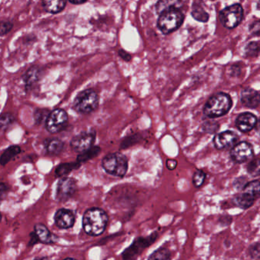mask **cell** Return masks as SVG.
Returning a JSON list of instances; mask_svg holds the SVG:
<instances>
[{
	"label": "cell",
	"instance_id": "obj_5",
	"mask_svg": "<svg viewBox=\"0 0 260 260\" xmlns=\"http://www.w3.org/2000/svg\"><path fill=\"white\" fill-rule=\"evenodd\" d=\"M183 13L180 10H170L159 15L157 21L159 29L164 35L174 32L182 26L184 22Z\"/></svg>",
	"mask_w": 260,
	"mask_h": 260
},
{
	"label": "cell",
	"instance_id": "obj_43",
	"mask_svg": "<svg viewBox=\"0 0 260 260\" xmlns=\"http://www.w3.org/2000/svg\"><path fill=\"white\" fill-rule=\"evenodd\" d=\"M256 7L257 10H258L260 11V0H258V2H257Z\"/></svg>",
	"mask_w": 260,
	"mask_h": 260
},
{
	"label": "cell",
	"instance_id": "obj_28",
	"mask_svg": "<svg viewBox=\"0 0 260 260\" xmlns=\"http://www.w3.org/2000/svg\"><path fill=\"white\" fill-rule=\"evenodd\" d=\"M148 258L149 259H170L171 252L167 248L161 247L153 252Z\"/></svg>",
	"mask_w": 260,
	"mask_h": 260
},
{
	"label": "cell",
	"instance_id": "obj_25",
	"mask_svg": "<svg viewBox=\"0 0 260 260\" xmlns=\"http://www.w3.org/2000/svg\"><path fill=\"white\" fill-rule=\"evenodd\" d=\"M243 191L250 194L255 199L260 197V181L255 180L248 182L243 187Z\"/></svg>",
	"mask_w": 260,
	"mask_h": 260
},
{
	"label": "cell",
	"instance_id": "obj_38",
	"mask_svg": "<svg viewBox=\"0 0 260 260\" xmlns=\"http://www.w3.org/2000/svg\"><path fill=\"white\" fill-rule=\"evenodd\" d=\"M9 190H10V187L7 184L2 182L1 185H0V194H1V199L2 200H4V196L8 192Z\"/></svg>",
	"mask_w": 260,
	"mask_h": 260
},
{
	"label": "cell",
	"instance_id": "obj_27",
	"mask_svg": "<svg viewBox=\"0 0 260 260\" xmlns=\"http://www.w3.org/2000/svg\"><path fill=\"white\" fill-rule=\"evenodd\" d=\"M260 53V44L256 42H251L245 48V55L247 57H258Z\"/></svg>",
	"mask_w": 260,
	"mask_h": 260
},
{
	"label": "cell",
	"instance_id": "obj_3",
	"mask_svg": "<svg viewBox=\"0 0 260 260\" xmlns=\"http://www.w3.org/2000/svg\"><path fill=\"white\" fill-rule=\"evenodd\" d=\"M102 167L108 174L123 177L128 170V160L125 155L119 152L109 153L102 160Z\"/></svg>",
	"mask_w": 260,
	"mask_h": 260
},
{
	"label": "cell",
	"instance_id": "obj_2",
	"mask_svg": "<svg viewBox=\"0 0 260 260\" xmlns=\"http://www.w3.org/2000/svg\"><path fill=\"white\" fill-rule=\"evenodd\" d=\"M232 106V99L230 95L218 92L207 102L203 109L204 115L209 118H219L228 114Z\"/></svg>",
	"mask_w": 260,
	"mask_h": 260
},
{
	"label": "cell",
	"instance_id": "obj_17",
	"mask_svg": "<svg viewBox=\"0 0 260 260\" xmlns=\"http://www.w3.org/2000/svg\"><path fill=\"white\" fill-rule=\"evenodd\" d=\"M183 7V0H159L156 4L158 15L170 10H180Z\"/></svg>",
	"mask_w": 260,
	"mask_h": 260
},
{
	"label": "cell",
	"instance_id": "obj_1",
	"mask_svg": "<svg viewBox=\"0 0 260 260\" xmlns=\"http://www.w3.org/2000/svg\"><path fill=\"white\" fill-rule=\"evenodd\" d=\"M109 223L107 213L100 208H92L85 211L83 217V228L90 236L101 235Z\"/></svg>",
	"mask_w": 260,
	"mask_h": 260
},
{
	"label": "cell",
	"instance_id": "obj_26",
	"mask_svg": "<svg viewBox=\"0 0 260 260\" xmlns=\"http://www.w3.org/2000/svg\"><path fill=\"white\" fill-rule=\"evenodd\" d=\"M191 16L196 20L200 22H207L209 19V15L200 6H194L192 11H191Z\"/></svg>",
	"mask_w": 260,
	"mask_h": 260
},
{
	"label": "cell",
	"instance_id": "obj_41",
	"mask_svg": "<svg viewBox=\"0 0 260 260\" xmlns=\"http://www.w3.org/2000/svg\"><path fill=\"white\" fill-rule=\"evenodd\" d=\"M71 4H75V5H80V4H84L87 0H68Z\"/></svg>",
	"mask_w": 260,
	"mask_h": 260
},
{
	"label": "cell",
	"instance_id": "obj_18",
	"mask_svg": "<svg viewBox=\"0 0 260 260\" xmlns=\"http://www.w3.org/2000/svg\"><path fill=\"white\" fill-rule=\"evenodd\" d=\"M44 146L47 153L51 156L60 154L64 147V143L57 138H48L44 141Z\"/></svg>",
	"mask_w": 260,
	"mask_h": 260
},
{
	"label": "cell",
	"instance_id": "obj_9",
	"mask_svg": "<svg viewBox=\"0 0 260 260\" xmlns=\"http://www.w3.org/2000/svg\"><path fill=\"white\" fill-rule=\"evenodd\" d=\"M96 138V132L94 130L83 132L74 137L71 141V147L77 153H83L93 147Z\"/></svg>",
	"mask_w": 260,
	"mask_h": 260
},
{
	"label": "cell",
	"instance_id": "obj_11",
	"mask_svg": "<svg viewBox=\"0 0 260 260\" xmlns=\"http://www.w3.org/2000/svg\"><path fill=\"white\" fill-rule=\"evenodd\" d=\"M254 152L252 145L246 141L235 144L231 150V159L237 164H243L253 156Z\"/></svg>",
	"mask_w": 260,
	"mask_h": 260
},
{
	"label": "cell",
	"instance_id": "obj_4",
	"mask_svg": "<svg viewBox=\"0 0 260 260\" xmlns=\"http://www.w3.org/2000/svg\"><path fill=\"white\" fill-rule=\"evenodd\" d=\"M99 103L100 97L97 92L93 89H86L76 96L73 107L78 113L89 114L96 110Z\"/></svg>",
	"mask_w": 260,
	"mask_h": 260
},
{
	"label": "cell",
	"instance_id": "obj_8",
	"mask_svg": "<svg viewBox=\"0 0 260 260\" xmlns=\"http://www.w3.org/2000/svg\"><path fill=\"white\" fill-rule=\"evenodd\" d=\"M69 117L66 111L61 109H56L50 112L46 121L45 127L51 134L61 132L68 127Z\"/></svg>",
	"mask_w": 260,
	"mask_h": 260
},
{
	"label": "cell",
	"instance_id": "obj_10",
	"mask_svg": "<svg viewBox=\"0 0 260 260\" xmlns=\"http://www.w3.org/2000/svg\"><path fill=\"white\" fill-rule=\"evenodd\" d=\"M77 190V181L74 178L64 176L57 182L56 198L60 202H66L73 197Z\"/></svg>",
	"mask_w": 260,
	"mask_h": 260
},
{
	"label": "cell",
	"instance_id": "obj_6",
	"mask_svg": "<svg viewBox=\"0 0 260 260\" xmlns=\"http://www.w3.org/2000/svg\"><path fill=\"white\" fill-rule=\"evenodd\" d=\"M243 18V9L240 4H234L220 11L219 15L220 23L228 29H234L241 23Z\"/></svg>",
	"mask_w": 260,
	"mask_h": 260
},
{
	"label": "cell",
	"instance_id": "obj_31",
	"mask_svg": "<svg viewBox=\"0 0 260 260\" xmlns=\"http://www.w3.org/2000/svg\"><path fill=\"white\" fill-rule=\"evenodd\" d=\"M50 112L48 109H36V112H35V121H36V124H42L44 121L45 122Z\"/></svg>",
	"mask_w": 260,
	"mask_h": 260
},
{
	"label": "cell",
	"instance_id": "obj_21",
	"mask_svg": "<svg viewBox=\"0 0 260 260\" xmlns=\"http://www.w3.org/2000/svg\"><path fill=\"white\" fill-rule=\"evenodd\" d=\"M81 164L77 162H65V164H61L57 166L55 170V174L57 177H63V176H68V174L74 171V170H78Z\"/></svg>",
	"mask_w": 260,
	"mask_h": 260
},
{
	"label": "cell",
	"instance_id": "obj_19",
	"mask_svg": "<svg viewBox=\"0 0 260 260\" xmlns=\"http://www.w3.org/2000/svg\"><path fill=\"white\" fill-rule=\"evenodd\" d=\"M67 0H42V6L45 11L57 14L64 10Z\"/></svg>",
	"mask_w": 260,
	"mask_h": 260
},
{
	"label": "cell",
	"instance_id": "obj_13",
	"mask_svg": "<svg viewBox=\"0 0 260 260\" xmlns=\"http://www.w3.org/2000/svg\"><path fill=\"white\" fill-rule=\"evenodd\" d=\"M238 141L237 134L231 131L217 134L214 138V144L217 150H224L235 145Z\"/></svg>",
	"mask_w": 260,
	"mask_h": 260
},
{
	"label": "cell",
	"instance_id": "obj_23",
	"mask_svg": "<svg viewBox=\"0 0 260 260\" xmlns=\"http://www.w3.org/2000/svg\"><path fill=\"white\" fill-rule=\"evenodd\" d=\"M100 153H101V148L98 146H93L86 151L80 153L77 156V161L80 164L87 162L100 155Z\"/></svg>",
	"mask_w": 260,
	"mask_h": 260
},
{
	"label": "cell",
	"instance_id": "obj_20",
	"mask_svg": "<svg viewBox=\"0 0 260 260\" xmlns=\"http://www.w3.org/2000/svg\"><path fill=\"white\" fill-rule=\"evenodd\" d=\"M255 201V198L244 191H242V193L237 194L233 199L234 205L242 209H247V208H250L253 205Z\"/></svg>",
	"mask_w": 260,
	"mask_h": 260
},
{
	"label": "cell",
	"instance_id": "obj_24",
	"mask_svg": "<svg viewBox=\"0 0 260 260\" xmlns=\"http://www.w3.org/2000/svg\"><path fill=\"white\" fill-rule=\"evenodd\" d=\"M39 80V71L37 68H32L27 71L24 76V82L27 89L31 88L35 84L38 83Z\"/></svg>",
	"mask_w": 260,
	"mask_h": 260
},
{
	"label": "cell",
	"instance_id": "obj_40",
	"mask_svg": "<svg viewBox=\"0 0 260 260\" xmlns=\"http://www.w3.org/2000/svg\"><path fill=\"white\" fill-rule=\"evenodd\" d=\"M177 167V161L175 159H168L167 161V167L170 170H173Z\"/></svg>",
	"mask_w": 260,
	"mask_h": 260
},
{
	"label": "cell",
	"instance_id": "obj_7",
	"mask_svg": "<svg viewBox=\"0 0 260 260\" xmlns=\"http://www.w3.org/2000/svg\"><path fill=\"white\" fill-rule=\"evenodd\" d=\"M158 234L156 232L152 233L150 235L147 237H138L134 240L133 243L126 248L123 251L121 255L124 259H131V258H136L138 255H141L144 249L153 244L155 240L157 239Z\"/></svg>",
	"mask_w": 260,
	"mask_h": 260
},
{
	"label": "cell",
	"instance_id": "obj_42",
	"mask_svg": "<svg viewBox=\"0 0 260 260\" xmlns=\"http://www.w3.org/2000/svg\"><path fill=\"white\" fill-rule=\"evenodd\" d=\"M255 129H256V132H258V135L260 136V118L258 120V121H257Z\"/></svg>",
	"mask_w": 260,
	"mask_h": 260
},
{
	"label": "cell",
	"instance_id": "obj_12",
	"mask_svg": "<svg viewBox=\"0 0 260 260\" xmlns=\"http://www.w3.org/2000/svg\"><path fill=\"white\" fill-rule=\"evenodd\" d=\"M75 221V214L71 210L60 208L57 210L54 214L56 226L60 229H69L74 226Z\"/></svg>",
	"mask_w": 260,
	"mask_h": 260
},
{
	"label": "cell",
	"instance_id": "obj_15",
	"mask_svg": "<svg viewBox=\"0 0 260 260\" xmlns=\"http://www.w3.org/2000/svg\"><path fill=\"white\" fill-rule=\"evenodd\" d=\"M240 101L248 109H255L260 104V94L252 88H246L241 91Z\"/></svg>",
	"mask_w": 260,
	"mask_h": 260
},
{
	"label": "cell",
	"instance_id": "obj_33",
	"mask_svg": "<svg viewBox=\"0 0 260 260\" xmlns=\"http://www.w3.org/2000/svg\"><path fill=\"white\" fill-rule=\"evenodd\" d=\"M206 175L202 170H197L194 172L192 176V182L194 186L201 187L205 182Z\"/></svg>",
	"mask_w": 260,
	"mask_h": 260
},
{
	"label": "cell",
	"instance_id": "obj_30",
	"mask_svg": "<svg viewBox=\"0 0 260 260\" xmlns=\"http://www.w3.org/2000/svg\"><path fill=\"white\" fill-rule=\"evenodd\" d=\"M247 172L252 176H260V158L253 159L248 164Z\"/></svg>",
	"mask_w": 260,
	"mask_h": 260
},
{
	"label": "cell",
	"instance_id": "obj_16",
	"mask_svg": "<svg viewBox=\"0 0 260 260\" xmlns=\"http://www.w3.org/2000/svg\"><path fill=\"white\" fill-rule=\"evenodd\" d=\"M34 230L37 234L41 243L51 244V243H57L58 240V237L53 234L43 223H37L35 225Z\"/></svg>",
	"mask_w": 260,
	"mask_h": 260
},
{
	"label": "cell",
	"instance_id": "obj_29",
	"mask_svg": "<svg viewBox=\"0 0 260 260\" xmlns=\"http://www.w3.org/2000/svg\"><path fill=\"white\" fill-rule=\"evenodd\" d=\"M142 140V136L140 134H135V135H131L127 137L123 140L121 144V149H127L132 146L139 143Z\"/></svg>",
	"mask_w": 260,
	"mask_h": 260
},
{
	"label": "cell",
	"instance_id": "obj_34",
	"mask_svg": "<svg viewBox=\"0 0 260 260\" xmlns=\"http://www.w3.org/2000/svg\"><path fill=\"white\" fill-rule=\"evenodd\" d=\"M249 254L254 259H260V243L252 245L249 249Z\"/></svg>",
	"mask_w": 260,
	"mask_h": 260
},
{
	"label": "cell",
	"instance_id": "obj_37",
	"mask_svg": "<svg viewBox=\"0 0 260 260\" xmlns=\"http://www.w3.org/2000/svg\"><path fill=\"white\" fill-rule=\"evenodd\" d=\"M39 242H40V240H39L36 231H34L33 232H31V234H30V240L28 246H33L34 245H36V243H39Z\"/></svg>",
	"mask_w": 260,
	"mask_h": 260
},
{
	"label": "cell",
	"instance_id": "obj_14",
	"mask_svg": "<svg viewBox=\"0 0 260 260\" xmlns=\"http://www.w3.org/2000/svg\"><path fill=\"white\" fill-rule=\"evenodd\" d=\"M257 120L256 116L250 112H243L240 114L236 119V126L238 130L243 133L252 131L256 125Z\"/></svg>",
	"mask_w": 260,
	"mask_h": 260
},
{
	"label": "cell",
	"instance_id": "obj_32",
	"mask_svg": "<svg viewBox=\"0 0 260 260\" xmlns=\"http://www.w3.org/2000/svg\"><path fill=\"white\" fill-rule=\"evenodd\" d=\"M0 121H1V129L2 131H5L13 124L15 118L11 113H3Z\"/></svg>",
	"mask_w": 260,
	"mask_h": 260
},
{
	"label": "cell",
	"instance_id": "obj_39",
	"mask_svg": "<svg viewBox=\"0 0 260 260\" xmlns=\"http://www.w3.org/2000/svg\"><path fill=\"white\" fill-rule=\"evenodd\" d=\"M118 54H119L120 57H121L123 60H125V61L128 62L132 60V56H131V54L126 52L124 50H119V51H118Z\"/></svg>",
	"mask_w": 260,
	"mask_h": 260
},
{
	"label": "cell",
	"instance_id": "obj_22",
	"mask_svg": "<svg viewBox=\"0 0 260 260\" xmlns=\"http://www.w3.org/2000/svg\"><path fill=\"white\" fill-rule=\"evenodd\" d=\"M21 153V147L18 145L10 146L8 148L6 149L5 151L1 155L0 162L1 165L5 166L15 156Z\"/></svg>",
	"mask_w": 260,
	"mask_h": 260
},
{
	"label": "cell",
	"instance_id": "obj_35",
	"mask_svg": "<svg viewBox=\"0 0 260 260\" xmlns=\"http://www.w3.org/2000/svg\"><path fill=\"white\" fill-rule=\"evenodd\" d=\"M249 31L254 36H260V20L255 21L249 26Z\"/></svg>",
	"mask_w": 260,
	"mask_h": 260
},
{
	"label": "cell",
	"instance_id": "obj_36",
	"mask_svg": "<svg viewBox=\"0 0 260 260\" xmlns=\"http://www.w3.org/2000/svg\"><path fill=\"white\" fill-rule=\"evenodd\" d=\"M13 24L10 22H2V25H1V35L7 34V32L10 31L13 28Z\"/></svg>",
	"mask_w": 260,
	"mask_h": 260
}]
</instances>
